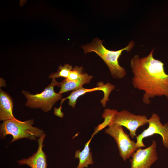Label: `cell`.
I'll return each mask as SVG.
<instances>
[{"label": "cell", "mask_w": 168, "mask_h": 168, "mask_svg": "<svg viewBox=\"0 0 168 168\" xmlns=\"http://www.w3.org/2000/svg\"><path fill=\"white\" fill-rule=\"evenodd\" d=\"M154 48L147 56L140 58L136 55L130 59L133 76V87L144 91L143 102L149 105L150 98L165 96L168 99V74L165 72L164 63L153 57Z\"/></svg>", "instance_id": "cell-1"}, {"label": "cell", "mask_w": 168, "mask_h": 168, "mask_svg": "<svg viewBox=\"0 0 168 168\" xmlns=\"http://www.w3.org/2000/svg\"><path fill=\"white\" fill-rule=\"evenodd\" d=\"M134 44V41H131L127 46L122 49L117 51L110 50L104 46L101 40L96 38L90 43L81 47L85 54L91 52L96 53L107 65L112 76L115 79H120L125 76L126 72L124 68L119 65L118 59L123 51L130 52Z\"/></svg>", "instance_id": "cell-2"}, {"label": "cell", "mask_w": 168, "mask_h": 168, "mask_svg": "<svg viewBox=\"0 0 168 168\" xmlns=\"http://www.w3.org/2000/svg\"><path fill=\"white\" fill-rule=\"evenodd\" d=\"M33 119L24 121L17 119L3 121L0 125L1 138L4 139L7 135H11L12 137L11 142L23 138L36 140L44 133L42 130L33 127Z\"/></svg>", "instance_id": "cell-3"}, {"label": "cell", "mask_w": 168, "mask_h": 168, "mask_svg": "<svg viewBox=\"0 0 168 168\" xmlns=\"http://www.w3.org/2000/svg\"><path fill=\"white\" fill-rule=\"evenodd\" d=\"M55 86L60 87V84L55 78H53L50 84L41 93L32 94L23 91L22 94L27 100L26 106L32 108H40L44 112L50 110L53 105L62 97L61 94L55 92Z\"/></svg>", "instance_id": "cell-4"}, {"label": "cell", "mask_w": 168, "mask_h": 168, "mask_svg": "<svg viewBox=\"0 0 168 168\" xmlns=\"http://www.w3.org/2000/svg\"><path fill=\"white\" fill-rule=\"evenodd\" d=\"M105 132L114 138L117 143L119 155L124 161L131 157L138 148L136 142L130 139L122 126L112 125L106 129Z\"/></svg>", "instance_id": "cell-5"}, {"label": "cell", "mask_w": 168, "mask_h": 168, "mask_svg": "<svg viewBox=\"0 0 168 168\" xmlns=\"http://www.w3.org/2000/svg\"><path fill=\"white\" fill-rule=\"evenodd\" d=\"M148 120L145 115H136L125 110L119 112L116 110L112 118V125L125 127L129 131V135L133 138L137 136L138 128L148 124Z\"/></svg>", "instance_id": "cell-6"}, {"label": "cell", "mask_w": 168, "mask_h": 168, "mask_svg": "<svg viewBox=\"0 0 168 168\" xmlns=\"http://www.w3.org/2000/svg\"><path fill=\"white\" fill-rule=\"evenodd\" d=\"M148 128L136 137V145L138 147H144L145 145L143 142V139L146 137L155 134L161 136L163 145L168 148V123L163 125L160 121L159 116L155 113L148 119Z\"/></svg>", "instance_id": "cell-7"}, {"label": "cell", "mask_w": 168, "mask_h": 168, "mask_svg": "<svg viewBox=\"0 0 168 168\" xmlns=\"http://www.w3.org/2000/svg\"><path fill=\"white\" fill-rule=\"evenodd\" d=\"M157 143L153 140L151 145L142 149L139 148L130 159L131 168H150L158 158L156 152Z\"/></svg>", "instance_id": "cell-8"}, {"label": "cell", "mask_w": 168, "mask_h": 168, "mask_svg": "<svg viewBox=\"0 0 168 168\" xmlns=\"http://www.w3.org/2000/svg\"><path fill=\"white\" fill-rule=\"evenodd\" d=\"M98 86L91 88H85L82 87L72 91L71 94L67 98L62 99L61 103L62 105L63 102L66 99H68V105L72 108L75 106L77 100L79 97L86 94V93L97 90H101L104 93L103 98L101 100L102 106L105 107L106 106L107 101H109V96L111 91L114 89L115 86L109 82L105 84L102 82H99L98 84Z\"/></svg>", "instance_id": "cell-9"}, {"label": "cell", "mask_w": 168, "mask_h": 168, "mask_svg": "<svg viewBox=\"0 0 168 168\" xmlns=\"http://www.w3.org/2000/svg\"><path fill=\"white\" fill-rule=\"evenodd\" d=\"M46 137L44 133L38 140V147L36 152L27 158L17 161L19 165H25L31 168H47V156L43 150L44 140Z\"/></svg>", "instance_id": "cell-10"}, {"label": "cell", "mask_w": 168, "mask_h": 168, "mask_svg": "<svg viewBox=\"0 0 168 168\" xmlns=\"http://www.w3.org/2000/svg\"><path fill=\"white\" fill-rule=\"evenodd\" d=\"M13 104L10 96L1 89L0 90V120L4 121L16 119L13 114Z\"/></svg>", "instance_id": "cell-11"}, {"label": "cell", "mask_w": 168, "mask_h": 168, "mask_svg": "<svg viewBox=\"0 0 168 168\" xmlns=\"http://www.w3.org/2000/svg\"><path fill=\"white\" fill-rule=\"evenodd\" d=\"M92 78V75L85 73H83L81 77L76 81L65 78L60 83L61 89L58 93L62 94L70 91L76 90L82 87L84 84L89 83Z\"/></svg>", "instance_id": "cell-12"}, {"label": "cell", "mask_w": 168, "mask_h": 168, "mask_svg": "<svg viewBox=\"0 0 168 168\" xmlns=\"http://www.w3.org/2000/svg\"><path fill=\"white\" fill-rule=\"evenodd\" d=\"M94 136L91 135V138L85 144L84 148L81 151L77 150L76 151L75 157L79 158V162L76 168H87L90 165L93 163L92 152H90L89 145Z\"/></svg>", "instance_id": "cell-13"}, {"label": "cell", "mask_w": 168, "mask_h": 168, "mask_svg": "<svg viewBox=\"0 0 168 168\" xmlns=\"http://www.w3.org/2000/svg\"><path fill=\"white\" fill-rule=\"evenodd\" d=\"M115 110L114 109H109L105 110L102 116V117L104 119V121L102 124H99L95 128L92 136H94L107 126L109 127L112 125V118Z\"/></svg>", "instance_id": "cell-14"}, {"label": "cell", "mask_w": 168, "mask_h": 168, "mask_svg": "<svg viewBox=\"0 0 168 168\" xmlns=\"http://www.w3.org/2000/svg\"><path fill=\"white\" fill-rule=\"evenodd\" d=\"M73 69L72 66L68 64L64 66H60L57 72L51 74L49 76V78H55L60 77H63L67 78L71 71Z\"/></svg>", "instance_id": "cell-15"}, {"label": "cell", "mask_w": 168, "mask_h": 168, "mask_svg": "<svg viewBox=\"0 0 168 168\" xmlns=\"http://www.w3.org/2000/svg\"><path fill=\"white\" fill-rule=\"evenodd\" d=\"M82 66L79 67L78 66L75 67L71 71L68 79L72 81H76L80 78L83 74Z\"/></svg>", "instance_id": "cell-16"}, {"label": "cell", "mask_w": 168, "mask_h": 168, "mask_svg": "<svg viewBox=\"0 0 168 168\" xmlns=\"http://www.w3.org/2000/svg\"><path fill=\"white\" fill-rule=\"evenodd\" d=\"M54 108V114L56 116L62 118L64 116L63 113L61 111V108Z\"/></svg>", "instance_id": "cell-17"}]
</instances>
